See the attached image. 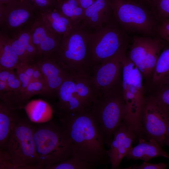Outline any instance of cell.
<instances>
[{
  "label": "cell",
  "mask_w": 169,
  "mask_h": 169,
  "mask_svg": "<svg viewBox=\"0 0 169 169\" xmlns=\"http://www.w3.org/2000/svg\"><path fill=\"white\" fill-rule=\"evenodd\" d=\"M61 126L69 138L73 156L95 167L107 162L104 137L98 123L88 107L83 111L60 115Z\"/></svg>",
  "instance_id": "obj_1"
},
{
  "label": "cell",
  "mask_w": 169,
  "mask_h": 169,
  "mask_svg": "<svg viewBox=\"0 0 169 169\" xmlns=\"http://www.w3.org/2000/svg\"><path fill=\"white\" fill-rule=\"evenodd\" d=\"M33 138L38 165L42 168L73 156L71 141L61 125L50 122L33 127Z\"/></svg>",
  "instance_id": "obj_2"
},
{
  "label": "cell",
  "mask_w": 169,
  "mask_h": 169,
  "mask_svg": "<svg viewBox=\"0 0 169 169\" xmlns=\"http://www.w3.org/2000/svg\"><path fill=\"white\" fill-rule=\"evenodd\" d=\"M113 14L127 33L153 36L160 21L153 9L140 0H110Z\"/></svg>",
  "instance_id": "obj_3"
},
{
  "label": "cell",
  "mask_w": 169,
  "mask_h": 169,
  "mask_svg": "<svg viewBox=\"0 0 169 169\" xmlns=\"http://www.w3.org/2000/svg\"><path fill=\"white\" fill-rule=\"evenodd\" d=\"M87 107L98 123L105 144L109 147L115 131L123 122L126 113L122 81L98 95Z\"/></svg>",
  "instance_id": "obj_4"
},
{
  "label": "cell",
  "mask_w": 169,
  "mask_h": 169,
  "mask_svg": "<svg viewBox=\"0 0 169 169\" xmlns=\"http://www.w3.org/2000/svg\"><path fill=\"white\" fill-rule=\"evenodd\" d=\"M129 41L127 33L114 15L101 27L89 31L87 39V61L90 72L94 67L115 54Z\"/></svg>",
  "instance_id": "obj_5"
},
{
  "label": "cell",
  "mask_w": 169,
  "mask_h": 169,
  "mask_svg": "<svg viewBox=\"0 0 169 169\" xmlns=\"http://www.w3.org/2000/svg\"><path fill=\"white\" fill-rule=\"evenodd\" d=\"M122 87L126 105V113L123 121L131 128L137 135L142 133L141 115L146 97L143 76L127 55L123 60Z\"/></svg>",
  "instance_id": "obj_6"
},
{
  "label": "cell",
  "mask_w": 169,
  "mask_h": 169,
  "mask_svg": "<svg viewBox=\"0 0 169 169\" xmlns=\"http://www.w3.org/2000/svg\"><path fill=\"white\" fill-rule=\"evenodd\" d=\"M89 31L80 24L69 35L63 37L52 58L70 73L89 76L87 61V36Z\"/></svg>",
  "instance_id": "obj_7"
},
{
  "label": "cell",
  "mask_w": 169,
  "mask_h": 169,
  "mask_svg": "<svg viewBox=\"0 0 169 169\" xmlns=\"http://www.w3.org/2000/svg\"><path fill=\"white\" fill-rule=\"evenodd\" d=\"M33 127L27 120L17 119L6 149L16 169H41L33 138Z\"/></svg>",
  "instance_id": "obj_8"
},
{
  "label": "cell",
  "mask_w": 169,
  "mask_h": 169,
  "mask_svg": "<svg viewBox=\"0 0 169 169\" xmlns=\"http://www.w3.org/2000/svg\"><path fill=\"white\" fill-rule=\"evenodd\" d=\"M166 43L157 34L133 37L127 55L139 69L144 79L151 80L158 57Z\"/></svg>",
  "instance_id": "obj_9"
},
{
  "label": "cell",
  "mask_w": 169,
  "mask_h": 169,
  "mask_svg": "<svg viewBox=\"0 0 169 169\" xmlns=\"http://www.w3.org/2000/svg\"><path fill=\"white\" fill-rule=\"evenodd\" d=\"M129 43L114 55L94 67L89 77L98 96L121 82L123 64Z\"/></svg>",
  "instance_id": "obj_10"
},
{
  "label": "cell",
  "mask_w": 169,
  "mask_h": 169,
  "mask_svg": "<svg viewBox=\"0 0 169 169\" xmlns=\"http://www.w3.org/2000/svg\"><path fill=\"white\" fill-rule=\"evenodd\" d=\"M169 114L158 104L152 95L146 97L141 122L142 133L148 141H155L162 146L164 144Z\"/></svg>",
  "instance_id": "obj_11"
},
{
  "label": "cell",
  "mask_w": 169,
  "mask_h": 169,
  "mask_svg": "<svg viewBox=\"0 0 169 169\" xmlns=\"http://www.w3.org/2000/svg\"><path fill=\"white\" fill-rule=\"evenodd\" d=\"M37 14L23 0L0 5L1 32L9 35L31 26Z\"/></svg>",
  "instance_id": "obj_12"
},
{
  "label": "cell",
  "mask_w": 169,
  "mask_h": 169,
  "mask_svg": "<svg viewBox=\"0 0 169 169\" xmlns=\"http://www.w3.org/2000/svg\"><path fill=\"white\" fill-rule=\"evenodd\" d=\"M30 32L38 60L52 57L59 46L62 38L51 32L37 15Z\"/></svg>",
  "instance_id": "obj_13"
},
{
  "label": "cell",
  "mask_w": 169,
  "mask_h": 169,
  "mask_svg": "<svg viewBox=\"0 0 169 169\" xmlns=\"http://www.w3.org/2000/svg\"><path fill=\"white\" fill-rule=\"evenodd\" d=\"M136 136L132 129L123 121L115 131L110 149L106 150L112 169L119 168L121 161L132 147Z\"/></svg>",
  "instance_id": "obj_14"
},
{
  "label": "cell",
  "mask_w": 169,
  "mask_h": 169,
  "mask_svg": "<svg viewBox=\"0 0 169 169\" xmlns=\"http://www.w3.org/2000/svg\"><path fill=\"white\" fill-rule=\"evenodd\" d=\"M36 63L45 79L44 95L51 96L54 93L56 94L61 84L70 73L52 58L40 59Z\"/></svg>",
  "instance_id": "obj_15"
},
{
  "label": "cell",
  "mask_w": 169,
  "mask_h": 169,
  "mask_svg": "<svg viewBox=\"0 0 169 169\" xmlns=\"http://www.w3.org/2000/svg\"><path fill=\"white\" fill-rule=\"evenodd\" d=\"M22 91L21 84L15 71H0L1 100L11 108H22Z\"/></svg>",
  "instance_id": "obj_16"
},
{
  "label": "cell",
  "mask_w": 169,
  "mask_h": 169,
  "mask_svg": "<svg viewBox=\"0 0 169 169\" xmlns=\"http://www.w3.org/2000/svg\"><path fill=\"white\" fill-rule=\"evenodd\" d=\"M59 101L56 106L59 115L84 110L86 108L75 90L73 75L70 74L57 92Z\"/></svg>",
  "instance_id": "obj_17"
},
{
  "label": "cell",
  "mask_w": 169,
  "mask_h": 169,
  "mask_svg": "<svg viewBox=\"0 0 169 169\" xmlns=\"http://www.w3.org/2000/svg\"><path fill=\"white\" fill-rule=\"evenodd\" d=\"M31 25L7 34L11 45L21 61L27 65L34 64L38 60L37 50L31 34Z\"/></svg>",
  "instance_id": "obj_18"
},
{
  "label": "cell",
  "mask_w": 169,
  "mask_h": 169,
  "mask_svg": "<svg viewBox=\"0 0 169 169\" xmlns=\"http://www.w3.org/2000/svg\"><path fill=\"white\" fill-rule=\"evenodd\" d=\"M113 15L110 0H95L84 10L80 24L88 30L92 31L108 23Z\"/></svg>",
  "instance_id": "obj_19"
},
{
  "label": "cell",
  "mask_w": 169,
  "mask_h": 169,
  "mask_svg": "<svg viewBox=\"0 0 169 169\" xmlns=\"http://www.w3.org/2000/svg\"><path fill=\"white\" fill-rule=\"evenodd\" d=\"M37 15L51 32L62 38L69 34L76 27L55 7L38 13Z\"/></svg>",
  "instance_id": "obj_20"
},
{
  "label": "cell",
  "mask_w": 169,
  "mask_h": 169,
  "mask_svg": "<svg viewBox=\"0 0 169 169\" xmlns=\"http://www.w3.org/2000/svg\"><path fill=\"white\" fill-rule=\"evenodd\" d=\"M158 156L169 158V155L163 150L162 146L157 142L151 140L147 141L141 138L138 144L131 148L125 157L128 159L147 161Z\"/></svg>",
  "instance_id": "obj_21"
},
{
  "label": "cell",
  "mask_w": 169,
  "mask_h": 169,
  "mask_svg": "<svg viewBox=\"0 0 169 169\" xmlns=\"http://www.w3.org/2000/svg\"><path fill=\"white\" fill-rule=\"evenodd\" d=\"M16 110L13 109L6 104L0 102V147L5 150L10 137L13 125L19 116Z\"/></svg>",
  "instance_id": "obj_22"
},
{
  "label": "cell",
  "mask_w": 169,
  "mask_h": 169,
  "mask_svg": "<svg viewBox=\"0 0 169 169\" xmlns=\"http://www.w3.org/2000/svg\"><path fill=\"white\" fill-rule=\"evenodd\" d=\"M23 64L11 45L8 35L0 32V71L15 70Z\"/></svg>",
  "instance_id": "obj_23"
},
{
  "label": "cell",
  "mask_w": 169,
  "mask_h": 169,
  "mask_svg": "<svg viewBox=\"0 0 169 169\" xmlns=\"http://www.w3.org/2000/svg\"><path fill=\"white\" fill-rule=\"evenodd\" d=\"M29 120L35 123H45L50 120L52 110L50 105L41 100L28 102L24 107Z\"/></svg>",
  "instance_id": "obj_24"
},
{
  "label": "cell",
  "mask_w": 169,
  "mask_h": 169,
  "mask_svg": "<svg viewBox=\"0 0 169 169\" xmlns=\"http://www.w3.org/2000/svg\"><path fill=\"white\" fill-rule=\"evenodd\" d=\"M151 81L155 87L169 83V44H166L161 52Z\"/></svg>",
  "instance_id": "obj_25"
},
{
  "label": "cell",
  "mask_w": 169,
  "mask_h": 169,
  "mask_svg": "<svg viewBox=\"0 0 169 169\" xmlns=\"http://www.w3.org/2000/svg\"><path fill=\"white\" fill-rule=\"evenodd\" d=\"M73 75L75 91L86 107L96 100L97 94L89 76Z\"/></svg>",
  "instance_id": "obj_26"
},
{
  "label": "cell",
  "mask_w": 169,
  "mask_h": 169,
  "mask_svg": "<svg viewBox=\"0 0 169 169\" xmlns=\"http://www.w3.org/2000/svg\"><path fill=\"white\" fill-rule=\"evenodd\" d=\"M55 8L68 18L74 27L81 23L84 10L78 0H56Z\"/></svg>",
  "instance_id": "obj_27"
},
{
  "label": "cell",
  "mask_w": 169,
  "mask_h": 169,
  "mask_svg": "<svg viewBox=\"0 0 169 169\" xmlns=\"http://www.w3.org/2000/svg\"><path fill=\"white\" fill-rule=\"evenodd\" d=\"M95 167L92 164L72 156L59 163L46 167L47 169H90Z\"/></svg>",
  "instance_id": "obj_28"
},
{
  "label": "cell",
  "mask_w": 169,
  "mask_h": 169,
  "mask_svg": "<svg viewBox=\"0 0 169 169\" xmlns=\"http://www.w3.org/2000/svg\"><path fill=\"white\" fill-rule=\"evenodd\" d=\"M45 87L44 84L42 82L31 79L23 95L22 108L24 107L29 100L33 95L39 94L44 95Z\"/></svg>",
  "instance_id": "obj_29"
},
{
  "label": "cell",
  "mask_w": 169,
  "mask_h": 169,
  "mask_svg": "<svg viewBox=\"0 0 169 169\" xmlns=\"http://www.w3.org/2000/svg\"><path fill=\"white\" fill-rule=\"evenodd\" d=\"M153 97L158 104L169 114V83L155 87Z\"/></svg>",
  "instance_id": "obj_30"
},
{
  "label": "cell",
  "mask_w": 169,
  "mask_h": 169,
  "mask_svg": "<svg viewBox=\"0 0 169 169\" xmlns=\"http://www.w3.org/2000/svg\"><path fill=\"white\" fill-rule=\"evenodd\" d=\"M37 14L56 7V0H23Z\"/></svg>",
  "instance_id": "obj_31"
},
{
  "label": "cell",
  "mask_w": 169,
  "mask_h": 169,
  "mask_svg": "<svg viewBox=\"0 0 169 169\" xmlns=\"http://www.w3.org/2000/svg\"><path fill=\"white\" fill-rule=\"evenodd\" d=\"M152 8L160 22L169 19V0H156Z\"/></svg>",
  "instance_id": "obj_32"
},
{
  "label": "cell",
  "mask_w": 169,
  "mask_h": 169,
  "mask_svg": "<svg viewBox=\"0 0 169 169\" xmlns=\"http://www.w3.org/2000/svg\"><path fill=\"white\" fill-rule=\"evenodd\" d=\"M156 34L169 44V19L159 22L156 30Z\"/></svg>",
  "instance_id": "obj_33"
},
{
  "label": "cell",
  "mask_w": 169,
  "mask_h": 169,
  "mask_svg": "<svg viewBox=\"0 0 169 169\" xmlns=\"http://www.w3.org/2000/svg\"><path fill=\"white\" fill-rule=\"evenodd\" d=\"M23 64L15 69V71L21 84L22 94V98L30 81L31 80V79L26 74L24 71L22 66Z\"/></svg>",
  "instance_id": "obj_34"
},
{
  "label": "cell",
  "mask_w": 169,
  "mask_h": 169,
  "mask_svg": "<svg viewBox=\"0 0 169 169\" xmlns=\"http://www.w3.org/2000/svg\"><path fill=\"white\" fill-rule=\"evenodd\" d=\"M167 167V165L164 163L153 164L145 161L139 165H134L126 169H165Z\"/></svg>",
  "instance_id": "obj_35"
},
{
  "label": "cell",
  "mask_w": 169,
  "mask_h": 169,
  "mask_svg": "<svg viewBox=\"0 0 169 169\" xmlns=\"http://www.w3.org/2000/svg\"><path fill=\"white\" fill-rule=\"evenodd\" d=\"M31 79L40 81L44 84L45 86V79L43 75L36 63Z\"/></svg>",
  "instance_id": "obj_36"
},
{
  "label": "cell",
  "mask_w": 169,
  "mask_h": 169,
  "mask_svg": "<svg viewBox=\"0 0 169 169\" xmlns=\"http://www.w3.org/2000/svg\"><path fill=\"white\" fill-rule=\"evenodd\" d=\"M95 0H78L81 8L84 10L90 6Z\"/></svg>",
  "instance_id": "obj_37"
},
{
  "label": "cell",
  "mask_w": 169,
  "mask_h": 169,
  "mask_svg": "<svg viewBox=\"0 0 169 169\" xmlns=\"http://www.w3.org/2000/svg\"><path fill=\"white\" fill-rule=\"evenodd\" d=\"M164 145H166L169 146V120L166 128Z\"/></svg>",
  "instance_id": "obj_38"
},
{
  "label": "cell",
  "mask_w": 169,
  "mask_h": 169,
  "mask_svg": "<svg viewBox=\"0 0 169 169\" xmlns=\"http://www.w3.org/2000/svg\"><path fill=\"white\" fill-rule=\"evenodd\" d=\"M142 2L147 5H148L152 7V5L156 0H141Z\"/></svg>",
  "instance_id": "obj_39"
},
{
  "label": "cell",
  "mask_w": 169,
  "mask_h": 169,
  "mask_svg": "<svg viewBox=\"0 0 169 169\" xmlns=\"http://www.w3.org/2000/svg\"><path fill=\"white\" fill-rule=\"evenodd\" d=\"M13 0H0V5L6 4Z\"/></svg>",
  "instance_id": "obj_40"
},
{
  "label": "cell",
  "mask_w": 169,
  "mask_h": 169,
  "mask_svg": "<svg viewBox=\"0 0 169 169\" xmlns=\"http://www.w3.org/2000/svg\"></svg>",
  "instance_id": "obj_41"
}]
</instances>
